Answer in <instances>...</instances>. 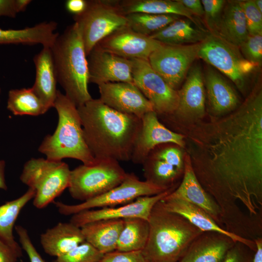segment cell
I'll list each match as a JSON object with an SVG mask.
<instances>
[{"label": "cell", "mask_w": 262, "mask_h": 262, "mask_svg": "<svg viewBox=\"0 0 262 262\" xmlns=\"http://www.w3.org/2000/svg\"><path fill=\"white\" fill-rule=\"evenodd\" d=\"M98 86L100 100L119 112L141 119L146 113L154 111L150 102L133 83L107 82Z\"/></svg>", "instance_id": "e0dca14e"}, {"label": "cell", "mask_w": 262, "mask_h": 262, "mask_svg": "<svg viewBox=\"0 0 262 262\" xmlns=\"http://www.w3.org/2000/svg\"><path fill=\"white\" fill-rule=\"evenodd\" d=\"M254 242L256 249L253 259V262H262V240L261 238L255 239Z\"/></svg>", "instance_id": "7dc6e473"}, {"label": "cell", "mask_w": 262, "mask_h": 262, "mask_svg": "<svg viewBox=\"0 0 262 262\" xmlns=\"http://www.w3.org/2000/svg\"><path fill=\"white\" fill-rule=\"evenodd\" d=\"M149 235L143 254L148 262H179L203 232L158 201L148 219Z\"/></svg>", "instance_id": "3957f363"}, {"label": "cell", "mask_w": 262, "mask_h": 262, "mask_svg": "<svg viewBox=\"0 0 262 262\" xmlns=\"http://www.w3.org/2000/svg\"><path fill=\"white\" fill-rule=\"evenodd\" d=\"M34 196L35 191L29 188L19 197L0 205V238L20 253L22 248L15 239L13 229L20 212Z\"/></svg>", "instance_id": "f546056e"}, {"label": "cell", "mask_w": 262, "mask_h": 262, "mask_svg": "<svg viewBox=\"0 0 262 262\" xmlns=\"http://www.w3.org/2000/svg\"><path fill=\"white\" fill-rule=\"evenodd\" d=\"M132 62L133 84L150 102L158 115H172L179 104L178 91L164 81L148 60L132 59Z\"/></svg>", "instance_id": "7c38bea8"}, {"label": "cell", "mask_w": 262, "mask_h": 262, "mask_svg": "<svg viewBox=\"0 0 262 262\" xmlns=\"http://www.w3.org/2000/svg\"><path fill=\"white\" fill-rule=\"evenodd\" d=\"M49 48L57 82L66 96L77 107L92 99L88 90L87 57L77 24L59 34Z\"/></svg>", "instance_id": "277c9868"}, {"label": "cell", "mask_w": 262, "mask_h": 262, "mask_svg": "<svg viewBox=\"0 0 262 262\" xmlns=\"http://www.w3.org/2000/svg\"><path fill=\"white\" fill-rule=\"evenodd\" d=\"M124 219L98 220L81 227L85 241L105 254L116 250Z\"/></svg>", "instance_id": "484cf974"}, {"label": "cell", "mask_w": 262, "mask_h": 262, "mask_svg": "<svg viewBox=\"0 0 262 262\" xmlns=\"http://www.w3.org/2000/svg\"><path fill=\"white\" fill-rule=\"evenodd\" d=\"M56 262V261H54V262Z\"/></svg>", "instance_id": "816d5d0a"}, {"label": "cell", "mask_w": 262, "mask_h": 262, "mask_svg": "<svg viewBox=\"0 0 262 262\" xmlns=\"http://www.w3.org/2000/svg\"><path fill=\"white\" fill-rule=\"evenodd\" d=\"M85 141L95 159L131 161L141 119L91 99L77 107Z\"/></svg>", "instance_id": "7a4b0ae2"}, {"label": "cell", "mask_w": 262, "mask_h": 262, "mask_svg": "<svg viewBox=\"0 0 262 262\" xmlns=\"http://www.w3.org/2000/svg\"><path fill=\"white\" fill-rule=\"evenodd\" d=\"M234 243L229 237L218 233L201 234L179 262H222Z\"/></svg>", "instance_id": "603a6c76"}, {"label": "cell", "mask_w": 262, "mask_h": 262, "mask_svg": "<svg viewBox=\"0 0 262 262\" xmlns=\"http://www.w3.org/2000/svg\"><path fill=\"white\" fill-rule=\"evenodd\" d=\"M186 153L202 187L222 213L238 201L249 214L262 207V90L256 86L226 115L192 124Z\"/></svg>", "instance_id": "6da1fadb"}, {"label": "cell", "mask_w": 262, "mask_h": 262, "mask_svg": "<svg viewBox=\"0 0 262 262\" xmlns=\"http://www.w3.org/2000/svg\"><path fill=\"white\" fill-rule=\"evenodd\" d=\"M80 31L87 56L101 41L127 26L126 15L117 0H90L84 11L73 16Z\"/></svg>", "instance_id": "52a82bcc"}, {"label": "cell", "mask_w": 262, "mask_h": 262, "mask_svg": "<svg viewBox=\"0 0 262 262\" xmlns=\"http://www.w3.org/2000/svg\"><path fill=\"white\" fill-rule=\"evenodd\" d=\"M53 107L58 115L57 128L52 134L44 138L38 151L50 160L72 158L85 165L95 164L97 160L85 141L76 106L65 94L58 90Z\"/></svg>", "instance_id": "5b68a950"}, {"label": "cell", "mask_w": 262, "mask_h": 262, "mask_svg": "<svg viewBox=\"0 0 262 262\" xmlns=\"http://www.w3.org/2000/svg\"><path fill=\"white\" fill-rule=\"evenodd\" d=\"M195 16H202L204 12L200 0H179Z\"/></svg>", "instance_id": "f6af8a7d"}, {"label": "cell", "mask_w": 262, "mask_h": 262, "mask_svg": "<svg viewBox=\"0 0 262 262\" xmlns=\"http://www.w3.org/2000/svg\"><path fill=\"white\" fill-rule=\"evenodd\" d=\"M160 203L166 210L178 214L202 231L218 233L230 238L234 243H240L256 251L254 241L244 238L221 228L203 209L184 200L168 195Z\"/></svg>", "instance_id": "d6986e66"}, {"label": "cell", "mask_w": 262, "mask_h": 262, "mask_svg": "<svg viewBox=\"0 0 262 262\" xmlns=\"http://www.w3.org/2000/svg\"><path fill=\"white\" fill-rule=\"evenodd\" d=\"M213 34L238 47L247 38L249 34L240 0L226 1Z\"/></svg>", "instance_id": "4316f807"}, {"label": "cell", "mask_w": 262, "mask_h": 262, "mask_svg": "<svg viewBox=\"0 0 262 262\" xmlns=\"http://www.w3.org/2000/svg\"><path fill=\"white\" fill-rule=\"evenodd\" d=\"M175 190L174 187L160 194L139 197L124 205L84 210L72 215L70 222L81 228L92 222L108 219L138 217L148 221L154 205Z\"/></svg>", "instance_id": "5bb4252c"}, {"label": "cell", "mask_w": 262, "mask_h": 262, "mask_svg": "<svg viewBox=\"0 0 262 262\" xmlns=\"http://www.w3.org/2000/svg\"><path fill=\"white\" fill-rule=\"evenodd\" d=\"M167 143L184 148L185 136L163 125L155 111L148 112L141 118V126L134 143L131 161L134 164H142L156 147Z\"/></svg>", "instance_id": "4fadbf2b"}, {"label": "cell", "mask_w": 262, "mask_h": 262, "mask_svg": "<svg viewBox=\"0 0 262 262\" xmlns=\"http://www.w3.org/2000/svg\"><path fill=\"white\" fill-rule=\"evenodd\" d=\"M184 176L180 186L169 194L181 199L203 209L213 219L217 221L222 212L220 207L202 187L193 170L188 155L183 154Z\"/></svg>", "instance_id": "44dd1931"}, {"label": "cell", "mask_w": 262, "mask_h": 262, "mask_svg": "<svg viewBox=\"0 0 262 262\" xmlns=\"http://www.w3.org/2000/svg\"><path fill=\"white\" fill-rule=\"evenodd\" d=\"M200 42L170 45L162 44L149 56L151 67L173 89L178 90L198 58Z\"/></svg>", "instance_id": "8fae6325"}, {"label": "cell", "mask_w": 262, "mask_h": 262, "mask_svg": "<svg viewBox=\"0 0 262 262\" xmlns=\"http://www.w3.org/2000/svg\"><path fill=\"white\" fill-rule=\"evenodd\" d=\"M127 174L118 161L98 159L93 164H83L71 170L68 191L72 198L83 202L118 185Z\"/></svg>", "instance_id": "ba28073f"}, {"label": "cell", "mask_w": 262, "mask_h": 262, "mask_svg": "<svg viewBox=\"0 0 262 262\" xmlns=\"http://www.w3.org/2000/svg\"><path fill=\"white\" fill-rule=\"evenodd\" d=\"M86 4L85 0H68L66 2V8L68 12L76 16L84 11Z\"/></svg>", "instance_id": "bcb514c9"}, {"label": "cell", "mask_w": 262, "mask_h": 262, "mask_svg": "<svg viewBox=\"0 0 262 262\" xmlns=\"http://www.w3.org/2000/svg\"><path fill=\"white\" fill-rule=\"evenodd\" d=\"M222 262H251L250 258L240 249L232 247Z\"/></svg>", "instance_id": "ee69618b"}, {"label": "cell", "mask_w": 262, "mask_h": 262, "mask_svg": "<svg viewBox=\"0 0 262 262\" xmlns=\"http://www.w3.org/2000/svg\"><path fill=\"white\" fill-rule=\"evenodd\" d=\"M21 247L27 254L30 262H46L33 245L27 230L20 225L15 227Z\"/></svg>", "instance_id": "ab89813d"}, {"label": "cell", "mask_w": 262, "mask_h": 262, "mask_svg": "<svg viewBox=\"0 0 262 262\" xmlns=\"http://www.w3.org/2000/svg\"><path fill=\"white\" fill-rule=\"evenodd\" d=\"M168 189L146 180H141L133 173H127L120 184L102 195L76 205H68L60 201L55 202L54 204L60 214L73 215L84 210L124 205L139 197L157 195Z\"/></svg>", "instance_id": "30bf717a"}, {"label": "cell", "mask_w": 262, "mask_h": 262, "mask_svg": "<svg viewBox=\"0 0 262 262\" xmlns=\"http://www.w3.org/2000/svg\"><path fill=\"white\" fill-rule=\"evenodd\" d=\"M71 170L62 161L32 158L24 164L21 181L35 191L33 205L43 209L68 188Z\"/></svg>", "instance_id": "8992f818"}, {"label": "cell", "mask_w": 262, "mask_h": 262, "mask_svg": "<svg viewBox=\"0 0 262 262\" xmlns=\"http://www.w3.org/2000/svg\"><path fill=\"white\" fill-rule=\"evenodd\" d=\"M0 93H1V88L0 87Z\"/></svg>", "instance_id": "f907efd6"}, {"label": "cell", "mask_w": 262, "mask_h": 262, "mask_svg": "<svg viewBox=\"0 0 262 262\" xmlns=\"http://www.w3.org/2000/svg\"><path fill=\"white\" fill-rule=\"evenodd\" d=\"M87 57L89 83L98 85L117 82L133 84L132 60L105 50L98 45Z\"/></svg>", "instance_id": "2e32d148"}, {"label": "cell", "mask_w": 262, "mask_h": 262, "mask_svg": "<svg viewBox=\"0 0 262 262\" xmlns=\"http://www.w3.org/2000/svg\"><path fill=\"white\" fill-rule=\"evenodd\" d=\"M33 60L35 78L32 88L48 111L54 107L58 91L57 80L50 48L43 47Z\"/></svg>", "instance_id": "7402d4cb"}, {"label": "cell", "mask_w": 262, "mask_h": 262, "mask_svg": "<svg viewBox=\"0 0 262 262\" xmlns=\"http://www.w3.org/2000/svg\"><path fill=\"white\" fill-rule=\"evenodd\" d=\"M254 3L259 11L262 13V0H253Z\"/></svg>", "instance_id": "681fc988"}, {"label": "cell", "mask_w": 262, "mask_h": 262, "mask_svg": "<svg viewBox=\"0 0 262 262\" xmlns=\"http://www.w3.org/2000/svg\"><path fill=\"white\" fill-rule=\"evenodd\" d=\"M7 108L15 115L38 116L48 111L32 87L10 90Z\"/></svg>", "instance_id": "1f68e13d"}, {"label": "cell", "mask_w": 262, "mask_h": 262, "mask_svg": "<svg viewBox=\"0 0 262 262\" xmlns=\"http://www.w3.org/2000/svg\"><path fill=\"white\" fill-rule=\"evenodd\" d=\"M124 14L143 13L155 15H175L186 17L196 26L203 29L192 13L179 0H117Z\"/></svg>", "instance_id": "83f0119b"}, {"label": "cell", "mask_w": 262, "mask_h": 262, "mask_svg": "<svg viewBox=\"0 0 262 262\" xmlns=\"http://www.w3.org/2000/svg\"><path fill=\"white\" fill-rule=\"evenodd\" d=\"M243 57L257 66L262 63V34L248 35L239 47Z\"/></svg>", "instance_id": "8d00e7d4"}, {"label": "cell", "mask_w": 262, "mask_h": 262, "mask_svg": "<svg viewBox=\"0 0 262 262\" xmlns=\"http://www.w3.org/2000/svg\"><path fill=\"white\" fill-rule=\"evenodd\" d=\"M104 254L86 241L56 258V262H99Z\"/></svg>", "instance_id": "e575fe53"}, {"label": "cell", "mask_w": 262, "mask_h": 262, "mask_svg": "<svg viewBox=\"0 0 262 262\" xmlns=\"http://www.w3.org/2000/svg\"><path fill=\"white\" fill-rule=\"evenodd\" d=\"M41 245L47 254L56 258L85 241L81 228L71 222H59L47 229L40 237Z\"/></svg>", "instance_id": "cb8c5ba5"}, {"label": "cell", "mask_w": 262, "mask_h": 262, "mask_svg": "<svg viewBox=\"0 0 262 262\" xmlns=\"http://www.w3.org/2000/svg\"><path fill=\"white\" fill-rule=\"evenodd\" d=\"M166 146L159 148L156 147L147 157L164 161L177 168L180 172L183 170V154L177 145L167 143Z\"/></svg>", "instance_id": "d590c367"}, {"label": "cell", "mask_w": 262, "mask_h": 262, "mask_svg": "<svg viewBox=\"0 0 262 262\" xmlns=\"http://www.w3.org/2000/svg\"><path fill=\"white\" fill-rule=\"evenodd\" d=\"M99 262H148L141 250L122 252L114 251L105 254Z\"/></svg>", "instance_id": "60d3db41"}, {"label": "cell", "mask_w": 262, "mask_h": 262, "mask_svg": "<svg viewBox=\"0 0 262 262\" xmlns=\"http://www.w3.org/2000/svg\"><path fill=\"white\" fill-rule=\"evenodd\" d=\"M179 104L170 115L173 121H190L194 123L202 118L206 113V93L203 72L200 65L190 68L181 87L178 89Z\"/></svg>", "instance_id": "9a60e30c"}, {"label": "cell", "mask_w": 262, "mask_h": 262, "mask_svg": "<svg viewBox=\"0 0 262 262\" xmlns=\"http://www.w3.org/2000/svg\"><path fill=\"white\" fill-rule=\"evenodd\" d=\"M127 26L140 34L150 36L181 17L175 15L134 13L126 15Z\"/></svg>", "instance_id": "d6a6232c"}, {"label": "cell", "mask_w": 262, "mask_h": 262, "mask_svg": "<svg viewBox=\"0 0 262 262\" xmlns=\"http://www.w3.org/2000/svg\"><path fill=\"white\" fill-rule=\"evenodd\" d=\"M249 35L262 34V13L253 0H240Z\"/></svg>", "instance_id": "74e56055"}, {"label": "cell", "mask_w": 262, "mask_h": 262, "mask_svg": "<svg viewBox=\"0 0 262 262\" xmlns=\"http://www.w3.org/2000/svg\"><path fill=\"white\" fill-rule=\"evenodd\" d=\"M5 162L0 160V189L6 190L7 186L5 179Z\"/></svg>", "instance_id": "c3c4849f"}, {"label": "cell", "mask_w": 262, "mask_h": 262, "mask_svg": "<svg viewBox=\"0 0 262 262\" xmlns=\"http://www.w3.org/2000/svg\"><path fill=\"white\" fill-rule=\"evenodd\" d=\"M204 18L209 32L213 33L220 19L226 2L224 0H202Z\"/></svg>", "instance_id": "f35d334b"}, {"label": "cell", "mask_w": 262, "mask_h": 262, "mask_svg": "<svg viewBox=\"0 0 262 262\" xmlns=\"http://www.w3.org/2000/svg\"><path fill=\"white\" fill-rule=\"evenodd\" d=\"M209 32L181 17L149 37L164 44L182 45L201 42Z\"/></svg>", "instance_id": "f1b7e54d"}, {"label": "cell", "mask_w": 262, "mask_h": 262, "mask_svg": "<svg viewBox=\"0 0 262 262\" xmlns=\"http://www.w3.org/2000/svg\"><path fill=\"white\" fill-rule=\"evenodd\" d=\"M162 44L127 26L114 32L97 45L105 50L126 59L148 60L150 54Z\"/></svg>", "instance_id": "ac0fdd59"}, {"label": "cell", "mask_w": 262, "mask_h": 262, "mask_svg": "<svg viewBox=\"0 0 262 262\" xmlns=\"http://www.w3.org/2000/svg\"><path fill=\"white\" fill-rule=\"evenodd\" d=\"M203 79L207 108L212 116L226 115L240 105L239 98L234 88L210 65L203 72Z\"/></svg>", "instance_id": "ffe728a7"}, {"label": "cell", "mask_w": 262, "mask_h": 262, "mask_svg": "<svg viewBox=\"0 0 262 262\" xmlns=\"http://www.w3.org/2000/svg\"><path fill=\"white\" fill-rule=\"evenodd\" d=\"M22 256L0 238V262H16Z\"/></svg>", "instance_id": "7bdbcfd3"}, {"label": "cell", "mask_w": 262, "mask_h": 262, "mask_svg": "<svg viewBox=\"0 0 262 262\" xmlns=\"http://www.w3.org/2000/svg\"><path fill=\"white\" fill-rule=\"evenodd\" d=\"M30 0H0V17L14 18L17 13L25 11Z\"/></svg>", "instance_id": "b9f144b4"}, {"label": "cell", "mask_w": 262, "mask_h": 262, "mask_svg": "<svg viewBox=\"0 0 262 262\" xmlns=\"http://www.w3.org/2000/svg\"><path fill=\"white\" fill-rule=\"evenodd\" d=\"M198 58L226 76L242 92L257 67L243 57L239 47L209 32L200 42Z\"/></svg>", "instance_id": "9c48e42d"}, {"label": "cell", "mask_w": 262, "mask_h": 262, "mask_svg": "<svg viewBox=\"0 0 262 262\" xmlns=\"http://www.w3.org/2000/svg\"><path fill=\"white\" fill-rule=\"evenodd\" d=\"M57 28V24L53 21L41 22L22 29L0 28V45L41 44L43 47H50L59 34L55 32Z\"/></svg>", "instance_id": "d4e9b609"}, {"label": "cell", "mask_w": 262, "mask_h": 262, "mask_svg": "<svg viewBox=\"0 0 262 262\" xmlns=\"http://www.w3.org/2000/svg\"><path fill=\"white\" fill-rule=\"evenodd\" d=\"M147 220L138 217L124 219V225L119 235L116 250L129 252L143 250L149 235Z\"/></svg>", "instance_id": "4dcf8cb0"}, {"label": "cell", "mask_w": 262, "mask_h": 262, "mask_svg": "<svg viewBox=\"0 0 262 262\" xmlns=\"http://www.w3.org/2000/svg\"><path fill=\"white\" fill-rule=\"evenodd\" d=\"M145 180L167 189L180 172L175 166L159 159L147 157L142 164Z\"/></svg>", "instance_id": "836d02e7"}]
</instances>
